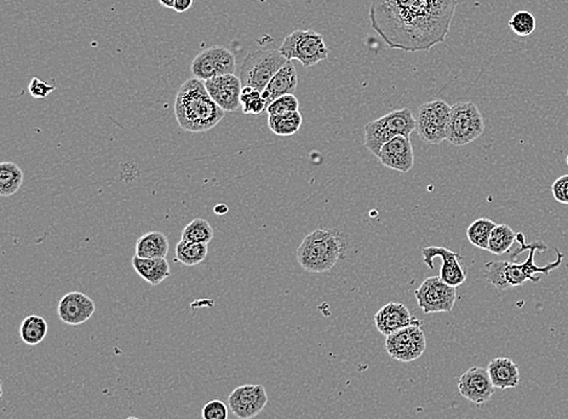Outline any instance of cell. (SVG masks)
Masks as SVG:
<instances>
[{"label":"cell","instance_id":"6da1fadb","mask_svg":"<svg viewBox=\"0 0 568 419\" xmlns=\"http://www.w3.org/2000/svg\"><path fill=\"white\" fill-rule=\"evenodd\" d=\"M458 0H371V27L390 49L429 51L446 40Z\"/></svg>","mask_w":568,"mask_h":419},{"label":"cell","instance_id":"7a4b0ae2","mask_svg":"<svg viewBox=\"0 0 568 419\" xmlns=\"http://www.w3.org/2000/svg\"><path fill=\"white\" fill-rule=\"evenodd\" d=\"M226 112L213 101L203 80L188 79L176 95L175 116L180 128L190 132H205L223 119Z\"/></svg>","mask_w":568,"mask_h":419},{"label":"cell","instance_id":"3957f363","mask_svg":"<svg viewBox=\"0 0 568 419\" xmlns=\"http://www.w3.org/2000/svg\"><path fill=\"white\" fill-rule=\"evenodd\" d=\"M537 250L545 251L548 250V246L537 241L531 245L530 247V256L523 263L509 262V261H494V262L486 263L484 267V277L486 280L490 282L498 290H509L513 287H518L526 284L527 281L538 282L539 279L535 277L536 274H544L548 275L551 271L559 268L562 263L564 254L556 250L558 259L555 262L549 263L544 267H538L535 264V252Z\"/></svg>","mask_w":568,"mask_h":419},{"label":"cell","instance_id":"277c9868","mask_svg":"<svg viewBox=\"0 0 568 419\" xmlns=\"http://www.w3.org/2000/svg\"><path fill=\"white\" fill-rule=\"evenodd\" d=\"M344 247V241L335 231L315 229L300 245L297 261L305 272H328L343 257Z\"/></svg>","mask_w":568,"mask_h":419},{"label":"cell","instance_id":"5b68a950","mask_svg":"<svg viewBox=\"0 0 568 419\" xmlns=\"http://www.w3.org/2000/svg\"><path fill=\"white\" fill-rule=\"evenodd\" d=\"M416 119L410 108L390 112L366 125L365 147L378 157L384 144L394 137L404 136L410 139L412 132L416 130Z\"/></svg>","mask_w":568,"mask_h":419},{"label":"cell","instance_id":"8992f818","mask_svg":"<svg viewBox=\"0 0 568 419\" xmlns=\"http://www.w3.org/2000/svg\"><path fill=\"white\" fill-rule=\"evenodd\" d=\"M485 131V121L479 108L473 102H457L451 107L446 139L448 142L463 147L479 139Z\"/></svg>","mask_w":568,"mask_h":419},{"label":"cell","instance_id":"52a82bcc","mask_svg":"<svg viewBox=\"0 0 568 419\" xmlns=\"http://www.w3.org/2000/svg\"><path fill=\"white\" fill-rule=\"evenodd\" d=\"M289 60L279 50H259L246 56L240 68L243 86H250L263 93L273 77L286 65Z\"/></svg>","mask_w":568,"mask_h":419},{"label":"cell","instance_id":"ba28073f","mask_svg":"<svg viewBox=\"0 0 568 419\" xmlns=\"http://www.w3.org/2000/svg\"><path fill=\"white\" fill-rule=\"evenodd\" d=\"M279 51L289 61H300L305 68L318 65L328 56V49L323 36L313 29H298L292 32L284 39Z\"/></svg>","mask_w":568,"mask_h":419},{"label":"cell","instance_id":"9c48e42d","mask_svg":"<svg viewBox=\"0 0 568 419\" xmlns=\"http://www.w3.org/2000/svg\"><path fill=\"white\" fill-rule=\"evenodd\" d=\"M451 106L443 100L425 102L418 108L416 130L418 135L429 144H440L446 139Z\"/></svg>","mask_w":568,"mask_h":419},{"label":"cell","instance_id":"30bf717a","mask_svg":"<svg viewBox=\"0 0 568 419\" xmlns=\"http://www.w3.org/2000/svg\"><path fill=\"white\" fill-rule=\"evenodd\" d=\"M420 325L422 321L415 319L410 326L387 337L385 349L390 358L400 363H412L424 354L427 338Z\"/></svg>","mask_w":568,"mask_h":419},{"label":"cell","instance_id":"8fae6325","mask_svg":"<svg viewBox=\"0 0 568 419\" xmlns=\"http://www.w3.org/2000/svg\"><path fill=\"white\" fill-rule=\"evenodd\" d=\"M415 296L425 314L448 313L457 300V287L448 285L440 277H431L422 282Z\"/></svg>","mask_w":568,"mask_h":419},{"label":"cell","instance_id":"7c38bea8","mask_svg":"<svg viewBox=\"0 0 568 419\" xmlns=\"http://www.w3.org/2000/svg\"><path fill=\"white\" fill-rule=\"evenodd\" d=\"M236 66V56L231 50L223 47H213L201 51L195 57L190 66V72L194 78L206 82L227 74H234Z\"/></svg>","mask_w":568,"mask_h":419},{"label":"cell","instance_id":"4fadbf2b","mask_svg":"<svg viewBox=\"0 0 568 419\" xmlns=\"http://www.w3.org/2000/svg\"><path fill=\"white\" fill-rule=\"evenodd\" d=\"M268 404V395L261 384H244L228 396V406L239 419H252Z\"/></svg>","mask_w":568,"mask_h":419},{"label":"cell","instance_id":"5bb4252c","mask_svg":"<svg viewBox=\"0 0 568 419\" xmlns=\"http://www.w3.org/2000/svg\"><path fill=\"white\" fill-rule=\"evenodd\" d=\"M422 256L429 269L435 268L434 258H441L443 267L440 269V279L448 285L458 287L467 280V274L461 264V256L457 252L446 247L429 246L422 249Z\"/></svg>","mask_w":568,"mask_h":419},{"label":"cell","instance_id":"9a60e30c","mask_svg":"<svg viewBox=\"0 0 568 419\" xmlns=\"http://www.w3.org/2000/svg\"><path fill=\"white\" fill-rule=\"evenodd\" d=\"M494 389L496 388L491 381L489 371L480 366H473L458 379L459 394L476 405H482L490 401Z\"/></svg>","mask_w":568,"mask_h":419},{"label":"cell","instance_id":"2e32d148","mask_svg":"<svg viewBox=\"0 0 568 419\" xmlns=\"http://www.w3.org/2000/svg\"><path fill=\"white\" fill-rule=\"evenodd\" d=\"M213 101L228 113L238 111L240 105L243 84L240 77L236 74H227L222 77L204 82Z\"/></svg>","mask_w":568,"mask_h":419},{"label":"cell","instance_id":"e0dca14e","mask_svg":"<svg viewBox=\"0 0 568 419\" xmlns=\"http://www.w3.org/2000/svg\"><path fill=\"white\" fill-rule=\"evenodd\" d=\"M96 312V304L82 292H70L61 298L57 315L62 323L79 326L86 323Z\"/></svg>","mask_w":568,"mask_h":419},{"label":"cell","instance_id":"ac0fdd59","mask_svg":"<svg viewBox=\"0 0 568 419\" xmlns=\"http://www.w3.org/2000/svg\"><path fill=\"white\" fill-rule=\"evenodd\" d=\"M379 162L388 169L406 174L415 165V154L408 137L397 136L385 143L378 154Z\"/></svg>","mask_w":568,"mask_h":419},{"label":"cell","instance_id":"d6986e66","mask_svg":"<svg viewBox=\"0 0 568 419\" xmlns=\"http://www.w3.org/2000/svg\"><path fill=\"white\" fill-rule=\"evenodd\" d=\"M413 323L415 318L412 317L406 305L397 302L385 304L374 315L376 328L385 337L390 336Z\"/></svg>","mask_w":568,"mask_h":419},{"label":"cell","instance_id":"ffe728a7","mask_svg":"<svg viewBox=\"0 0 568 419\" xmlns=\"http://www.w3.org/2000/svg\"><path fill=\"white\" fill-rule=\"evenodd\" d=\"M297 85H298V74H297L296 67L291 61H289L286 65L284 66L282 70L273 77L267 88L264 89L262 93L267 107L279 97L285 96V95H295Z\"/></svg>","mask_w":568,"mask_h":419},{"label":"cell","instance_id":"44dd1931","mask_svg":"<svg viewBox=\"0 0 568 419\" xmlns=\"http://www.w3.org/2000/svg\"><path fill=\"white\" fill-rule=\"evenodd\" d=\"M491 381L496 389L505 390L518 387L520 383V370L518 365L509 358H496L487 366Z\"/></svg>","mask_w":568,"mask_h":419},{"label":"cell","instance_id":"7402d4cb","mask_svg":"<svg viewBox=\"0 0 568 419\" xmlns=\"http://www.w3.org/2000/svg\"><path fill=\"white\" fill-rule=\"evenodd\" d=\"M131 262L135 272L153 286L160 285L171 274L167 258H141L135 254Z\"/></svg>","mask_w":568,"mask_h":419},{"label":"cell","instance_id":"603a6c76","mask_svg":"<svg viewBox=\"0 0 568 419\" xmlns=\"http://www.w3.org/2000/svg\"><path fill=\"white\" fill-rule=\"evenodd\" d=\"M169 240L162 231H149L139 236L136 243V256L141 258H167Z\"/></svg>","mask_w":568,"mask_h":419},{"label":"cell","instance_id":"cb8c5ba5","mask_svg":"<svg viewBox=\"0 0 568 419\" xmlns=\"http://www.w3.org/2000/svg\"><path fill=\"white\" fill-rule=\"evenodd\" d=\"M47 330L49 326L45 319L39 315H29L21 323L19 333L27 346H38L47 337Z\"/></svg>","mask_w":568,"mask_h":419},{"label":"cell","instance_id":"d4e9b609","mask_svg":"<svg viewBox=\"0 0 568 419\" xmlns=\"http://www.w3.org/2000/svg\"><path fill=\"white\" fill-rule=\"evenodd\" d=\"M24 183V172L17 164L3 162L0 164V195L11 197Z\"/></svg>","mask_w":568,"mask_h":419},{"label":"cell","instance_id":"484cf974","mask_svg":"<svg viewBox=\"0 0 568 419\" xmlns=\"http://www.w3.org/2000/svg\"><path fill=\"white\" fill-rule=\"evenodd\" d=\"M208 247L206 244H198L181 240L175 249V258L177 262L187 267H194L205 261L208 257Z\"/></svg>","mask_w":568,"mask_h":419},{"label":"cell","instance_id":"4316f807","mask_svg":"<svg viewBox=\"0 0 568 419\" xmlns=\"http://www.w3.org/2000/svg\"><path fill=\"white\" fill-rule=\"evenodd\" d=\"M303 118L300 111L268 116L269 129L277 136H292L297 134L302 128Z\"/></svg>","mask_w":568,"mask_h":419},{"label":"cell","instance_id":"83f0119b","mask_svg":"<svg viewBox=\"0 0 568 419\" xmlns=\"http://www.w3.org/2000/svg\"><path fill=\"white\" fill-rule=\"evenodd\" d=\"M496 223L489 218H479L468 227L467 238L471 245L481 250H489L491 234L496 228Z\"/></svg>","mask_w":568,"mask_h":419},{"label":"cell","instance_id":"f1b7e54d","mask_svg":"<svg viewBox=\"0 0 568 419\" xmlns=\"http://www.w3.org/2000/svg\"><path fill=\"white\" fill-rule=\"evenodd\" d=\"M516 233L508 224H497L492 234H491L489 250L491 254H507L513 247L514 243L516 241Z\"/></svg>","mask_w":568,"mask_h":419},{"label":"cell","instance_id":"f546056e","mask_svg":"<svg viewBox=\"0 0 568 419\" xmlns=\"http://www.w3.org/2000/svg\"><path fill=\"white\" fill-rule=\"evenodd\" d=\"M213 239V227L210 226L206 220L204 218H195L188 223L182 231L181 240L190 241V243H198V244L208 245Z\"/></svg>","mask_w":568,"mask_h":419},{"label":"cell","instance_id":"4dcf8cb0","mask_svg":"<svg viewBox=\"0 0 568 419\" xmlns=\"http://www.w3.org/2000/svg\"><path fill=\"white\" fill-rule=\"evenodd\" d=\"M241 111L244 114H261L267 111V103L262 93L250 86H243L240 97Z\"/></svg>","mask_w":568,"mask_h":419},{"label":"cell","instance_id":"1f68e13d","mask_svg":"<svg viewBox=\"0 0 568 419\" xmlns=\"http://www.w3.org/2000/svg\"><path fill=\"white\" fill-rule=\"evenodd\" d=\"M537 22L535 16L530 11H518L509 21V27L519 37H528L536 29Z\"/></svg>","mask_w":568,"mask_h":419},{"label":"cell","instance_id":"d6a6232c","mask_svg":"<svg viewBox=\"0 0 568 419\" xmlns=\"http://www.w3.org/2000/svg\"><path fill=\"white\" fill-rule=\"evenodd\" d=\"M298 111H300V101L295 95H285V96L279 97L267 107L268 116H277V114H285V113Z\"/></svg>","mask_w":568,"mask_h":419},{"label":"cell","instance_id":"836d02e7","mask_svg":"<svg viewBox=\"0 0 568 419\" xmlns=\"http://www.w3.org/2000/svg\"><path fill=\"white\" fill-rule=\"evenodd\" d=\"M203 419H228V407L221 400L208 401L201 410Z\"/></svg>","mask_w":568,"mask_h":419},{"label":"cell","instance_id":"e575fe53","mask_svg":"<svg viewBox=\"0 0 568 419\" xmlns=\"http://www.w3.org/2000/svg\"><path fill=\"white\" fill-rule=\"evenodd\" d=\"M28 90H29V93H31L34 98L42 100V98H45V97L49 96L51 93H54L56 90V86L45 83V82H43V80H40L39 78H33L29 85H28Z\"/></svg>","mask_w":568,"mask_h":419},{"label":"cell","instance_id":"d590c367","mask_svg":"<svg viewBox=\"0 0 568 419\" xmlns=\"http://www.w3.org/2000/svg\"><path fill=\"white\" fill-rule=\"evenodd\" d=\"M551 192L558 203L568 205V175L561 176L555 181Z\"/></svg>","mask_w":568,"mask_h":419},{"label":"cell","instance_id":"8d00e7d4","mask_svg":"<svg viewBox=\"0 0 568 419\" xmlns=\"http://www.w3.org/2000/svg\"><path fill=\"white\" fill-rule=\"evenodd\" d=\"M192 5H193V0H175L174 10L176 13H185L187 10L190 9Z\"/></svg>","mask_w":568,"mask_h":419},{"label":"cell","instance_id":"74e56055","mask_svg":"<svg viewBox=\"0 0 568 419\" xmlns=\"http://www.w3.org/2000/svg\"><path fill=\"white\" fill-rule=\"evenodd\" d=\"M213 212H215L216 215L222 216V215H226L227 212H228V206H227L226 204H218V205H216V206L213 208Z\"/></svg>","mask_w":568,"mask_h":419},{"label":"cell","instance_id":"f35d334b","mask_svg":"<svg viewBox=\"0 0 568 419\" xmlns=\"http://www.w3.org/2000/svg\"><path fill=\"white\" fill-rule=\"evenodd\" d=\"M159 3H160L164 8H167V9H174L175 0H159Z\"/></svg>","mask_w":568,"mask_h":419},{"label":"cell","instance_id":"ab89813d","mask_svg":"<svg viewBox=\"0 0 568 419\" xmlns=\"http://www.w3.org/2000/svg\"><path fill=\"white\" fill-rule=\"evenodd\" d=\"M126 419H139V418H137V417H129V418Z\"/></svg>","mask_w":568,"mask_h":419},{"label":"cell","instance_id":"60d3db41","mask_svg":"<svg viewBox=\"0 0 568 419\" xmlns=\"http://www.w3.org/2000/svg\"><path fill=\"white\" fill-rule=\"evenodd\" d=\"M566 162H567V166H568V155H567V158H566Z\"/></svg>","mask_w":568,"mask_h":419}]
</instances>
